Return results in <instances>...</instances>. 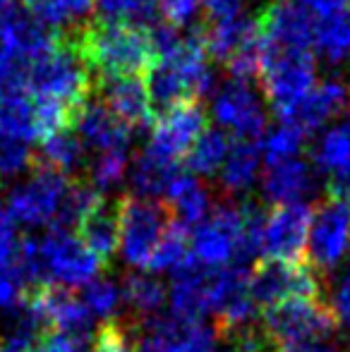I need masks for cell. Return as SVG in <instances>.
Wrapping results in <instances>:
<instances>
[{
    "label": "cell",
    "instance_id": "obj_18",
    "mask_svg": "<svg viewBox=\"0 0 350 352\" xmlns=\"http://www.w3.org/2000/svg\"><path fill=\"white\" fill-rule=\"evenodd\" d=\"M75 135L80 137L85 148L98 153L106 151H127L132 140V130L120 122L101 101H87L75 116Z\"/></svg>",
    "mask_w": 350,
    "mask_h": 352
},
{
    "label": "cell",
    "instance_id": "obj_42",
    "mask_svg": "<svg viewBox=\"0 0 350 352\" xmlns=\"http://www.w3.org/2000/svg\"><path fill=\"white\" fill-rule=\"evenodd\" d=\"M331 309L336 321H341L343 326L350 329V278H343L338 283V287L333 290V302Z\"/></svg>",
    "mask_w": 350,
    "mask_h": 352
},
{
    "label": "cell",
    "instance_id": "obj_1",
    "mask_svg": "<svg viewBox=\"0 0 350 352\" xmlns=\"http://www.w3.org/2000/svg\"><path fill=\"white\" fill-rule=\"evenodd\" d=\"M77 46L85 63L96 77L142 74L154 63L149 32L132 24L87 22L72 34H63Z\"/></svg>",
    "mask_w": 350,
    "mask_h": 352
},
{
    "label": "cell",
    "instance_id": "obj_15",
    "mask_svg": "<svg viewBox=\"0 0 350 352\" xmlns=\"http://www.w3.org/2000/svg\"><path fill=\"white\" fill-rule=\"evenodd\" d=\"M219 269L201 266L199 261L187 259L173 271L171 305L173 316L185 321H201V316L214 309V290Z\"/></svg>",
    "mask_w": 350,
    "mask_h": 352
},
{
    "label": "cell",
    "instance_id": "obj_48",
    "mask_svg": "<svg viewBox=\"0 0 350 352\" xmlns=\"http://www.w3.org/2000/svg\"><path fill=\"white\" fill-rule=\"evenodd\" d=\"M12 8H17V0H0V17Z\"/></svg>",
    "mask_w": 350,
    "mask_h": 352
},
{
    "label": "cell",
    "instance_id": "obj_45",
    "mask_svg": "<svg viewBox=\"0 0 350 352\" xmlns=\"http://www.w3.org/2000/svg\"><path fill=\"white\" fill-rule=\"evenodd\" d=\"M298 3L319 19V17H327V14H333V12H338V10L348 8L350 0H298Z\"/></svg>",
    "mask_w": 350,
    "mask_h": 352
},
{
    "label": "cell",
    "instance_id": "obj_21",
    "mask_svg": "<svg viewBox=\"0 0 350 352\" xmlns=\"http://www.w3.org/2000/svg\"><path fill=\"white\" fill-rule=\"evenodd\" d=\"M168 211L180 226H199L201 221H206V213L211 206V197L204 190V185L199 182V177L192 173H177L175 180L171 182L168 192Z\"/></svg>",
    "mask_w": 350,
    "mask_h": 352
},
{
    "label": "cell",
    "instance_id": "obj_46",
    "mask_svg": "<svg viewBox=\"0 0 350 352\" xmlns=\"http://www.w3.org/2000/svg\"><path fill=\"white\" fill-rule=\"evenodd\" d=\"M329 187H331V199H338L350 206V170L343 173L341 177H336V180H331Z\"/></svg>",
    "mask_w": 350,
    "mask_h": 352
},
{
    "label": "cell",
    "instance_id": "obj_3",
    "mask_svg": "<svg viewBox=\"0 0 350 352\" xmlns=\"http://www.w3.org/2000/svg\"><path fill=\"white\" fill-rule=\"evenodd\" d=\"M206 56L223 63L230 77L248 79L259 77L264 58L262 34L254 19L245 14H235L228 19H211L199 29Z\"/></svg>",
    "mask_w": 350,
    "mask_h": 352
},
{
    "label": "cell",
    "instance_id": "obj_23",
    "mask_svg": "<svg viewBox=\"0 0 350 352\" xmlns=\"http://www.w3.org/2000/svg\"><path fill=\"white\" fill-rule=\"evenodd\" d=\"M312 168L331 180L350 170V120H338L319 135L312 148Z\"/></svg>",
    "mask_w": 350,
    "mask_h": 352
},
{
    "label": "cell",
    "instance_id": "obj_27",
    "mask_svg": "<svg viewBox=\"0 0 350 352\" xmlns=\"http://www.w3.org/2000/svg\"><path fill=\"white\" fill-rule=\"evenodd\" d=\"M27 10L48 29L72 34L85 27V19L94 10V0H24Z\"/></svg>",
    "mask_w": 350,
    "mask_h": 352
},
{
    "label": "cell",
    "instance_id": "obj_44",
    "mask_svg": "<svg viewBox=\"0 0 350 352\" xmlns=\"http://www.w3.org/2000/svg\"><path fill=\"white\" fill-rule=\"evenodd\" d=\"M211 19H228L243 14V0H201Z\"/></svg>",
    "mask_w": 350,
    "mask_h": 352
},
{
    "label": "cell",
    "instance_id": "obj_35",
    "mask_svg": "<svg viewBox=\"0 0 350 352\" xmlns=\"http://www.w3.org/2000/svg\"><path fill=\"white\" fill-rule=\"evenodd\" d=\"M120 300H122V290L113 280L106 278H94L91 283H87L85 295H82V302H85L89 314L101 316L106 321L120 307Z\"/></svg>",
    "mask_w": 350,
    "mask_h": 352
},
{
    "label": "cell",
    "instance_id": "obj_17",
    "mask_svg": "<svg viewBox=\"0 0 350 352\" xmlns=\"http://www.w3.org/2000/svg\"><path fill=\"white\" fill-rule=\"evenodd\" d=\"M216 331L204 321H185L177 316L156 319L135 352H214Z\"/></svg>",
    "mask_w": 350,
    "mask_h": 352
},
{
    "label": "cell",
    "instance_id": "obj_7",
    "mask_svg": "<svg viewBox=\"0 0 350 352\" xmlns=\"http://www.w3.org/2000/svg\"><path fill=\"white\" fill-rule=\"evenodd\" d=\"M211 113L223 130L238 140L254 142L266 130V103L248 79L228 77L214 89Z\"/></svg>",
    "mask_w": 350,
    "mask_h": 352
},
{
    "label": "cell",
    "instance_id": "obj_8",
    "mask_svg": "<svg viewBox=\"0 0 350 352\" xmlns=\"http://www.w3.org/2000/svg\"><path fill=\"white\" fill-rule=\"evenodd\" d=\"M70 187V177L61 175L56 170H48L43 166H34L32 175L17 185L10 195L8 211L12 221L22 226H46L53 223L65 199V192Z\"/></svg>",
    "mask_w": 350,
    "mask_h": 352
},
{
    "label": "cell",
    "instance_id": "obj_41",
    "mask_svg": "<svg viewBox=\"0 0 350 352\" xmlns=\"http://www.w3.org/2000/svg\"><path fill=\"white\" fill-rule=\"evenodd\" d=\"M17 232H14V223L10 216L8 206L0 204V269L12 264L14 254H17Z\"/></svg>",
    "mask_w": 350,
    "mask_h": 352
},
{
    "label": "cell",
    "instance_id": "obj_6",
    "mask_svg": "<svg viewBox=\"0 0 350 352\" xmlns=\"http://www.w3.org/2000/svg\"><path fill=\"white\" fill-rule=\"evenodd\" d=\"M118 213H120L122 256L135 269H149L156 247L173 221L168 206L140 197H122L118 201Z\"/></svg>",
    "mask_w": 350,
    "mask_h": 352
},
{
    "label": "cell",
    "instance_id": "obj_5",
    "mask_svg": "<svg viewBox=\"0 0 350 352\" xmlns=\"http://www.w3.org/2000/svg\"><path fill=\"white\" fill-rule=\"evenodd\" d=\"M259 79H262L266 101L283 118L314 89L317 63L312 53L271 51L264 46Z\"/></svg>",
    "mask_w": 350,
    "mask_h": 352
},
{
    "label": "cell",
    "instance_id": "obj_4",
    "mask_svg": "<svg viewBox=\"0 0 350 352\" xmlns=\"http://www.w3.org/2000/svg\"><path fill=\"white\" fill-rule=\"evenodd\" d=\"M336 329L331 305L319 297H298L264 309V336L271 343L319 345Z\"/></svg>",
    "mask_w": 350,
    "mask_h": 352
},
{
    "label": "cell",
    "instance_id": "obj_25",
    "mask_svg": "<svg viewBox=\"0 0 350 352\" xmlns=\"http://www.w3.org/2000/svg\"><path fill=\"white\" fill-rule=\"evenodd\" d=\"M259 161L262 153L254 142L235 140L228 148L223 166H221V185L230 195L248 192L259 177Z\"/></svg>",
    "mask_w": 350,
    "mask_h": 352
},
{
    "label": "cell",
    "instance_id": "obj_33",
    "mask_svg": "<svg viewBox=\"0 0 350 352\" xmlns=\"http://www.w3.org/2000/svg\"><path fill=\"white\" fill-rule=\"evenodd\" d=\"M187 259H190V232L173 218L156 247L149 271H175Z\"/></svg>",
    "mask_w": 350,
    "mask_h": 352
},
{
    "label": "cell",
    "instance_id": "obj_40",
    "mask_svg": "<svg viewBox=\"0 0 350 352\" xmlns=\"http://www.w3.org/2000/svg\"><path fill=\"white\" fill-rule=\"evenodd\" d=\"M201 0H161V12L166 22L175 29H182L197 17Z\"/></svg>",
    "mask_w": 350,
    "mask_h": 352
},
{
    "label": "cell",
    "instance_id": "obj_22",
    "mask_svg": "<svg viewBox=\"0 0 350 352\" xmlns=\"http://www.w3.org/2000/svg\"><path fill=\"white\" fill-rule=\"evenodd\" d=\"M175 175L177 168L173 161H166L151 148H144L130 168V185L135 190V197L154 201V197H161L168 192Z\"/></svg>",
    "mask_w": 350,
    "mask_h": 352
},
{
    "label": "cell",
    "instance_id": "obj_47",
    "mask_svg": "<svg viewBox=\"0 0 350 352\" xmlns=\"http://www.w3.org/2000/svg\"><path fill=\"white\" fill-rule=\"evenodd\" d=\"M276 352H333V350L322 348V345H285V348Z\"/></svg>",
    "mask_w": 350,
    "mask_h": 352
},
{
    "label": "cell",
    "instance_id": "obj_11",
    "mask_svg": "<svg viewBox=\"0 0 350 352\" xmlns=\"http://www.w3.org/2000/svg\"><path fill=\"white\" fill-rule=\"evenodd\" d=\"M309 226H312V209L307 204L274 206L269 213H264L259 252H264L269 261H288V264L303 261Z\"/></svg>",
    "mask_w": 350,
    "mask_h": 352
},
{
    "label": "cell",
    "instance_id": "obj_49",
    "mask_svg": "<svg viewBox=\"0 0 350 352\" xmlns=\"http://www.w3.org/2000/svg\"><path fill=\"white\" fill-rule=\"evenodd\" d=\"M348 261H350V245H348Z\"/></svg>",
    "mask_w": 350,
    "mask_h": 352
},
{
    "label": "cell",
    "instance_id": "obj_34",
    "mask_svg": "<svg viewBox=\"0 0 350 352\" xmlns=\"http://www.w3.org/2000/svg\"><path fill=\"white\" fill-rule=\"evenodd\" d=\"M127 173V151H106L98 153L89 166V180L87 185L94 187L98 195L111 192L120 185V180Z\"/></svg>",
    "mask_w": 350,
    "mask_h": 352
},
{
    "label": "cell",
    "instance_id": "obj_10",
    "mask_svg": "<svg viewBox=\"0 0 350 352\" xmlns=\"http://www.w3.org/2000/svg\"><path fill=\"white\" fill-rule=\"evenodd\" d=\"M266 48L309 53L314 48L317 17L298 0H271L257 22Z\"/></svg>",
    "mask_w": 350,
    "mask_h": 352
},
{
    "label": "cell",
    "instance_id": "obj_20",
    "mask_svg": "<svg viewBox=\"0 0 350 352\" xmlns=\"http://www.w3.org/2000/svg\"><path fill=\"white\" fill-rule=\"evenodd\" d=\"M75 235L96 256L101 264H108L116 250L120 247V213L116 204H106V199L96 206L85 221L77 226Z\"/></svg>",
    "mask_w": 350,
    "mask_h": 352
},
{
    "label": "cell",
    "instance_id": "obj_28",
    "mask_svg": "<svg viewBox=\"0 0 350 352\" xmlns=\"http://www.w3.org/2000/svg\"><path fill=\"white\" fill-rule=\"evenodd\" d=\"M314 48L329 63H341L350 56V5L317 19Z\"/></svg>",
    "mask_w": 350,
    "mask_h": 352
},
{
    "label": "cell",
    "instance_id": "obj_32",
    "mask_svg": "<svg viewBox=\"0 0 350 352\" xmlns=\"http://www.w3.org/2000/svg\"><path fill=\"white\" fill-rule=\"evenodd\" d=\"M305 144V132L298 130L290 122L281 120L278 125H274L269 132L262 135V144H259V153L266 163H281L290 161V158H300Z\"/></svg>",
    "mask_w": 350,
    "mask_h": 352
},
{
    "label": "cell",
    "instance_id": "obj_37",
    "mask_svg": "<svg viewBox=\"0 0 350 352\" xmlns=\"http://www.w3.org/2000/svg\"><path fill=\"white\" fill-rule=\"evenodd\" d=\"M29 280L22 274L17 264H10L5 269H0V309L14 311L24 305L29 292Z\"/></svg>",
    "mask_w": 350,
    "mask_h": 352
},
{
    "label": "cell",
    "instance_id": "obj_16",
    "mask_svg": "<svg viewBox=\"0 0 350 352\" xmlns=\"http://www.w3.org/2000/svg\"><path fill=\"white\" fill-rule=\"evenodd\" d=\"M350 108V87L343 79H324L317 82L314 89L281 120L290 122L298 130L317 132L322 127H327L329 122L336 120L341 113H346Z\"/></svg>",
    "mask_w": 350,
    "mask_h": 352
},
{
    "label": "cell",
    "instance_id": "obj_29",
    "mask_svg": "<svg viewBox=\"0 0 350 352\" xmlns=\"http://www.w3.org/2000/svg\"><path fill=\"white\" fill-rule=\"evenodd\" d=\"M94 10L101 22L149 29L161 10V0H94Z\"/></svg>",
    "mask_w": 350,
    "mask_h": 352
},
{
    "label": "cell",
    "instance_id": "obj_19",
    "mask_svg": "<svg viewBox=\"0 0 350 352\" xmlns=\"http://www.w3.org/2000/svg\"><path fill=\"white\" fill-rule=\"evenodd\" d=\"M314 168L303 158H290V161L271 163L262 175L264 197L274 206L288 204H305L309 195L314 192Z\"/></svg>",
    "mask_w": 350,
    "mask_h": 352
},
{
    "label": "cell",
    "instance_id": "obj_36",
    "mask_svg": "<svg viewBox=\"0 0 350 352\" xmlns=\"http://www.w3.org/2000/svg\"><path fill=\"white\" fill-rule=\"evenodd\" d=\"M269 345L271 340L264 336V331L245 326V329L219 331L214 352H269Z\"/></svg>",
    "mask_w": 350,
    "mask_h": 352
},
{
    "label": "cell",
    "instance_id": "obj_2",
    "mask_svg": "<svg viewBox=\"0 0 350 352\" xmlns=\"http://www.w3.org/2000/svg\"><path fill=\"white\" fill-rule=\"evenodd\" d=\"M94 87H96V79L82 53L70 38L61 34L56 46L29 67L24 91L32 101L58 106L75 122V116L89 101Z\"/></svg>",
    "mask_w": 350,
    "mask_h": 352
},
{
    "label": "cell",
    "instance_id": "obj_14",
    "mask_svg": "<svg viewBox=\"0 0 350 352\" xmlns=\"http://www.w3.org/2000/svg\"><path fill=\"white\" fill-rule=\"evenodd\" d=\"M98 94L101 103L125 122L132 132L151 130L156 116L151 108L146 84L140 74H125V77H98Z\"/></svg>",
    "mask_w": 350,
    "mask_h": 352
},
{
    "label": "cell",
    "instance_id": "obj_43",
    "mask_svg": "<svg viewBox=\"0 0 350 352\" xmlns=\"http://www.w3.org/2000/svg\"><path fill=\"white\" fill-rule=\"evenodd\" d=\"M34 352H77V340L56 333V331H48L41 338V343L34 348Z\"/></svg>",
    "mask_w": 350,
    "mask_h": 352
},
{
    "label": "cell",
    "instance_id": "obj_31",
    "mask_svg": "<svg viewBox=\"0 0 350 352\" xmlns=\"http://www.w3.org/2000/svg\"><path fill=\"white\" fill-rule=\"evenodd\" d=\"M122 300H125L140 316H154V314H159L161 307H164L166 290L154 276L135 274L125 278Z\"/></svg>",
    "mask_w": 350,
    "mask_h": 352
},
{
    "label": "cell",
    "instance_id": "obj_39",
    "mask_svg": "<svg viewBox=\"0 0 350 352\" xmlns=\"http://www.w3.org/2000/svg\"><path fill=\"white\" fill-rule=\"evenodd\" d=\"M29 166H34V153L29 144L0 137V175H19Z\"/></svg>",
    "mask_w": 350,
    "mask_h": 352
},
{
    "label": "cell",
    "instance_id": "obj_38",
    "mask_svg": "<svg viewBox=\"0 0 350 352\" xmlns=\"http://www.w3.org/2000/svg\"><path fill=\"white\" fill-rule=\"evenodd\" d=\"M137 343L132 340V333L120 321H103L98 331L94 333L91 352H135Z\"/></svg>",
    "mask_w": 350,
    "mask_h": 352
},
{
    "label": "cell",
    "instance_id": "obj_26",
    "mask_svg": "<svg viewBox=\"0 0 350 352\" xmlns=\"http://www.w3.org/2000/svg\"><path fill=\"white\" fill-rule=\"evenodd\" d=\"M0 137H10L24 144L41 140L36 108L27 91L0 98Z\"/></svg>",
    "mask_w": 350,
    "mask_h": 352
},
{
    "label": "cell",
    "instance_id": "obj_12",
    "mask_svg": "<svg viewBox=\"0 0 350 352\" xmlns=\"http://www.w3.org/2000/svg\"><path fill=\"white\" fill-rule=\"evenodd\" d=\"M350 245V206L338 199L322 204L312 211V226H309V259L312 269L331 271L341 264L348 254Z\"/></svg>",
    "mask_w": 350,
    "mask_h": 352
},
{
    "label": "cell",
    "instance_id": "obj_9",
    "mask_svg": "<svg viewBox=\"0 0 350 352\" xmlns=\"http://www.w3.org/2000/svg\"><path fill=\"white\" fill-rule=\"evenodd\" d=\"M250 292L264 309L298 297H319V278L312 266L303 261H262L250 274Z\"/></svg>",
    "mask_w": 350,
    "mask_h": 352
},
{
    "label": "cell",
    "instance_id": "obj_30",
    "mask_svg": "<svg viewBox=\"0 0 350 352\" xmlns=\"http://www.w3.org/2000/svg\"><path fill=\"white\" fill-rule=\"evenodd\" d=\"M230 142L221 130H204L187 151L185 163L192 175H214L228 156Z\"/></svg>",
    "mask_w": 350,
    "mask_h": 352
},
{
    "label": "cell",
    "instance_id": "obj_24",
    "mask_svg": "<svg viewBox=\"0 0 350 352\" xmlns=\"http://www.w3.org/2000/svg\"><path fill=\"white\" fill-rule=\"evenodd\" d=\"M85 144L75 135V130H58L53 135L43 137L41 148L34 156V166H43L48 170H56L61 175L70 177L75 170H80L85 163Z\"/></svg>",
    "mask_w": 350,
    "mask_h": 352
},
{
    "label": "cell",
    "instance_id": "obj_13",
    "mask_svg": "<svg viewBox=\"0 0 350 352\" xmlns=\"http://www.w3.org/2000/svg\"><path fill=\"white\" fill-rule=\"evenodd\" d=\"M204 111L197 101L171 108V111L156 116L146 148L159 153L166 161L175 163L177 158H185L192 144L199 140V135L204 132Z\"/></svg>",
    "mask_w": 350,
    "mask_h": 352
}]
</instances>
